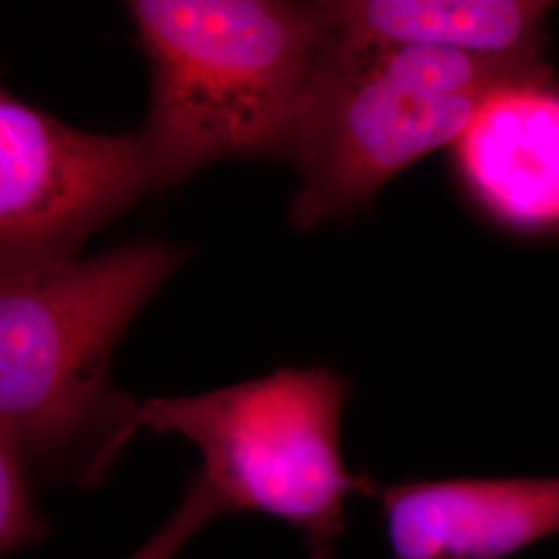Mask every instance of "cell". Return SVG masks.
<instances>
[{
    "instance_id": "1",
    "label": "cell",
    "mask_w": 559,
    "mask_h": 559,
    "mask_svg": "<svg viewBox=\"0 0 559 559\" xmlns=\"http://www.w3.org/2000/svg\"><path fill=\"white\" fill-rule=\"evenodd\" d=\"M179 261L170 245L138 242L2 276L0 436L32 479H106L135 406L110 383L112 353Z\"/></svg>"
},
{
    "instance_id": "8",
    "label": "cell",
    "mask_w": 559,
    "mask_h": 559,
    "mask_svg": "<svg viewBox=\"0 0 559 559\" xmlns=\"http://www.w3.org/2000/svg\"><path fill=\"white\" fill-rule=\"evenodd\" d=\"M549 2L535 0H342L321 2L330 36L406 44L491 59H543Z\"/></svg>"
},
{
    "instance_id": "9",
    "label": "cell",
    "mask_w": 559,
    "mask_h": 559,
    "mask_svg": "<svg viewBox=\"0 0 559 559\" xmlns=\"http://www.w3.org/2000/svg\"><path fill=\"white\" fill-rule=\"evenodd\" d=\"M32 475L13 441L0 436V551L13 556L48 539L52 528L41 516Z\"/></svg>"
},
{
    "instance_id": "5",
    "label": "cell",
    "mask_w": 559,
    "mask_h": 559,
    "mask_svg": "<svg viewBox=\"0 0 559 559\" xmlns=\"http://www.w3.org/2000/svg\"><path fill=\"white\" fill-rule=\"evenodd\" d=\"M152 187L140 135L85 133L2 90V276L73 260L83 240Z\"/></svg>"
},
{
    "instance_id": "3",
    "label": "cell",
    "mask_w": 559,
    "mask_h": 559,
    "mask_svg": "<svg viewBox=\"0 0 559 559\" xmlns=\"http://www.w3.org/2000/svg\"><path fill=\"white\" fill-rule=\"evenodd\" d=\"M540 78H549L543 59L328 34L288 154L300 175L290 221L311 228L357 210L411 164L454 145L493 94Z\"/></svg>"
},
{
    "instance_id": "2",
    "label": "cell",
    "mask_w": 559,
    "mask_h": 559,
    "mask_svg": "<svg viewBox=\"0 0 559 559\" xmlns=\"http://www.w3.org/2000/svg\"><path fill=\"white\" fill-rule=\"evenodd\" d=\"M152 71L145 145L156 187L222 158L288 156L328 40L320 4L133 0Z\"/></svg>"
},
{
    "instance_id": "10",
    "label": "cell",
    "mask_w": 559,
    "mask_h": 559,
    "mask_svg": "<svg viewBox=\"0 0 559 559\" xmlns=\"http://www.w3.org/2000/svg\"><path fill=\"white\" fill-rule=\"evenodd\" d=\"M222 514H226L224 503L198 473L189 480L170 519L135 554L124 559H177L180 551L198 537L201 528Z\"/></svg>"
},
{
    "instance_id": "6",
    "label": "cell",
    "mask_w": 559,
    "mask_h": 559,
    "mask_svg": "<svg viewBox=\"0 0 559 559\" xmlns=\"http://www.w3.org/2000/svg\"><path fill=\"white\" fill-rule=\"evenodd\" d=\"M378 496L392 559H503L559 533V479L411 480Z\"/></svg>"
},
{
    "instance_id": "4",
    "label": "cell",
    "mask_w": 559,
    "mask_h": 559,
    "mask_svg": "<svg viewBox=\"0 0 559 559\" xmlns=\"http://www.w3.org/2000/svg\"><path fill=\"white\" fill-rule=\"evenodd\" d=\"M346 399L348 383L332 369H278L193 396L135 400L124 440L152 429L191 441L226 514L282 520L299 531L309 559H334L348 498L380 491L342 456Z\"/></svg>"
},
{
    "instance_id": "7",
    "label": "cell",
    "mask_w": 559,
    "mask_h": 559,
    "mask_svg": "<svg viewBox=\"0 0 559 559\" xmlns=\"http://www.w3.org/2000/svg\"><path fill=\"white\" fill-rule=\"evenodd\" d=\"M460 177L498 221L559 224V92L549 78L512 83L480 106L456 143Z\"/></svg>"
}]
</instances>
